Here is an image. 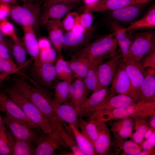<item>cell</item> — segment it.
<instances>
[{
    "instance_id": "cell-1",
    "label": "cell",
    "mask_w": 155,
    "mask_h": 155,
    "mask_svg": "<svg viewBox=\"0 0 155 155\" xmlns=\"http://www.w3.org/2000/svg\"><path fill=\"white\" fill-rule=\"evenodd\" d=\"M13 87L34 104L49 121L52 130L57 133L65 127L64 123L55 112V102L50 94L40 87L33 86L23 78H14Z\"/></svg>"
},
{
    "instance_id": "cell-2",
    "label": "cell",
    "mask_w": 155,
    "mask_h": 155,
    "mask_svg": "<svg viewBox=\"0 0 155 155\" xmlns=\"http://www.w3.org/2000/svg\"><path fill=\"white\" fill-rule=\"evenodd\" d=\"M155 115V101L146 102L139 100L126 106L104 110L94 113L90 119L106 122L127 117H149Z\"/></svg>"
},
{
    "instance_id": "cell-3",
    "label": "cell",
    "mask_w": 155,
    "mask_h": 155,
    "mask_svg": "<svg viewBox=\"0 0 155 155\" xmlns=\"http://www.w3.org/2000/svg\"><path fill=\"white\" fill-rule=\"evenodd\" d=\"M117 46L112 33L89 43L79 52L86 57L91 64L99 65L117 55Z\"/></svg>"
},
{
    "instance_id": "cell-4",
    "label": "cell",
    "mask_w": 155,
    "mask_h": 155,
    "mask_svg": "<svg viewBox=\"0 0 155 155\" xmlns=\"http://www.w3.org/2000/svg\"><path fill=\"white\" fill-rule=\"evenodd\" d=\"M4 92L20 106L28 118L40 131L46 134L53 131L49 121L43 113L13 86L7 88Z\"/></svg>"
},
{
    "instance_id": "cell-5",
    "label": "cell",
    "mask_w": 155,
    "mask_h": 155,
    "mask_svg": "<svg viewBox=\"0 0 155 155\" xmlns=\"http://www.w3.org/2000/svg\"><path fill=\"white\" fill-rule=\"evenodd\" d=\"M41 3H25L21 5H10V15L15 22L22 27L32 26L35 30L40 26Z\"/></svg>"
},
{
    "instance_id": "cell-6",
    "label": "cell",
    "mask_w": 155,
    "mask_h": 155,
    "mask_svg": "<svg viewBox=\"0 0 155 155\" xmlns=\"http://www.w3.org/2000/svg\"><path fill=\"white\" fill-rule=\"evenodd\" d=\"M155 51V33L148 30L135 34L132 42L127 58L138 62L144 57Z\"/></svg>"
},
{
    "instance_id": "cell-7",
    "label": "cell",
    "mask_w": 155,
    "mask_h": 155,
    "mask_svg": "<svg viewBox=\"0 0 155 155\" xmlns=\"http://www.w3.org/2000/svg\"><path fill=\"white\" fill-rule=\"evenodd\" d=\"M3 120L15 136L26 141L35 147L44 133L7 114H5Z\"/></svg>"
},
{
    "instance_id": "cell-8",
    "label": "cell",
    "mask_w": 155,
    "mask_h": 155,
    "mask_svg": "<svg viewBox=\"0 0 155 155\" xmlns=\"http://www.w3.org/2000/svg\"><path fill=\"white\" fill-rule=\"evenodd\" d=\"M123 60V57L122 54H117L98 65L97 72L98 86L97 90L108 87L111 84L120 65Z\"/></svg>"
},
{
    "instance_id": "cell-9",
    "label": "cell",
    "mask_w": 155,
    "mask_h": 155,
    "mask_svg": "<svg viewBox=\"0 0 155 155\" xmlns=\"http://www.w3.org/2000/svg\"><path fill=\"white\" fill-rule=\"evenodd\" d=\"M109 89V93L113 95L117 94L128 96L137 101L139 98L135 92L125 69V63H121Z\"/></svg>"
},
{
    "instance_id": "cell-10",
    "label": "cell",
    "mask_w": 155,
    "mask_h": 155,
    "mask_svg": "<svg viewBox=\"0 0 155 155\" xmlns=\"http://www.w3.org/2000/svg\"><path fill=\"white\" fill-rule=\"evenodd\" d=\"M78 0L45 6L46 9L40 16V25H45L52 20L61 19L78 5Z\"/></svg>"
},
{
    "instance_id": "cell-11",
    "label": "cell",
    "mask_w": 155,
    "mask_h": 155,
    "mask_svg": "<svg viewBox=\"0 0 155 155\" xmlns=\"http://www.w3.org/2000/svg\"><path fill=\"white\" fill-rule=\"evenodd\" d=\"M61 146L67 147L58 134L53 131L44 133L35 146L34 155H55Z\"/></svg>"
},
{
    "instance_id": "cell-12",
    "label": "cell",
    "mask_w": 155,
    "mask_h": 155,
    "mask_svg": "<svg viewBox=\"0 0 155 155\" xmlns=\"http://www.w3.org/2000/svg\"><path fill=\"white\" fill-rule=\"evenodd\" d=\"M151 0H99L93 6L81 8L82 13H93L112 11L135 4H147Z\"/></svg>"
},
{
    "instance_id": "cell-13",
    "label": "cell",
    "mask_w": 155,
    "mask_h": 155,
    "mask_svg": "<svg viewBox=\"0 0 155 155\" xmlns=\"http://www.w3.org/2000/svg\"><path fill=\"white\" fill-rule=\"evenodd\" d=\"M109 89L108 87L93 92L87 97L81 104L79 110V118L89 117L108 95Z\"/></svg>"
},
{
    "instance_id": "cell-14",
    "label": "cell",
    "mask_w": 155,
    "mask_h": 155,
    "mask_svg": "<svg viewBox=\"0 0 155 155\" xmlns=\"http://www.w3.org/2000/svg\"><path fill=\"white\" fill-rule=\"evenodd\" d=\"M0 111L23 121L34 128L41 131L28 118L20 106L4 92H0Z\"/></svg>"
},
{
    "instance_id": "cell-15",
    "label": "cell",
    "mask_w": 155,
    "mask_h": 155,
    "mask_svg": "<svg viewBox=\"0 0 155 155\" xmlns=\"http://www.w3.org/2000/svg\"><path fill=\"white\" fill-rule=\"evenodd\" d=\"M96 26H92L81 32L71 31L64 34L61 39L63 47L73 48L88 43L95 34Z\"/></svg>"
},
{
    "instance_id": "cell-16",
    "label": "cell",
    "mask_w": 155,
    "mask_h": 155,
    "mask_svg": "<svg viewBox=\"0 0 155 155\" xmlns=\"http://www.w3.org/2000/svg\"><path fill=\"white\" fill-rule=\"evenodd\" d=\"M108 22L110 28L113 31L117 44L121 50L123 61L125 62L132 42V36H129L125 28L122 27L118 22L113 20Z\"/></svg>"
},
{
    "instance_id": "cell-17",
    "label": "cell",
    "mask_w": 155,
    "mask_h": 155,
    "mask_svg": "<svg viewBox=\"0 0 155 155\" xmlns=\"http://www.w3.org/2000/svg\"><path fill=\"white\" fill-rule=\"evenodd\" d=\"M146 4H133L118 9L109 11V16L112 20L130 23L136 20Z\"/></svg>"
},
{
    "instance_id": "cell-18",
    "label": "cell",
    "mask_w": 155,
    "mask_h": 155,
    "mask_svg": "<svg viewBox=\"0 0 155 155\" xmlns=\"http://www.w3.org/2000/svg\"><path fill=\"white\" fill-rule=\"evenodd\" d=\"M124 63L125 71L139 99L140 87L144 78L145 68L139 62L129 58Z\"/></svg>"
},
{
    "instance_id": "cell-19",
    "label": "cell",
    "mask_w": 155,
    "mask_h": 155,
    "mask_svg": "<svg viewBox=\"0 0 155 155\" xmlns=\"http://www.w3.org/2000/svg\"><path fill=\"white\" fill-rule=\"evenodd\" d=\"M94 121L96 122L98 131V137L93 144L96 154L108 155L112 144L110 130L105 122Z\"/></svg>"
},
{
    "instance_id": "cell-20",
    "label": "cell",
    "mask_w": 155,
    "mask_h": 155,
    "mask_svg": "<svg viewBox=\"0 0 155 155\" xmlns=\"http://www.w3.org/2000/svg\"><path fill=\"white\" fill-rule=\"evenodd\" d=\"M145 69L144 78L140 87L139 100L155 101V69L148 68Z\"/></svg>"
},
{
    "instance_id": "cell-21",
    "label": "cell",
    "mask_w": 155,
    "mask_h": 155,
    "mask_svg": "<svg viewBox=\"0 0 155 155\" xmlns=\"http://www.w3.org/2000/svg\"><path fill=\"white\" fill-rule=\"evenodd\" d=\"M137 101L135 99L126 95L118 94L117 95L113 96L109 93L105 99L97 108L93 114L104 110L122 107Z\"/></svg>"
},
{
    "instance_id": "cell-22",
    "label": "cell",
    "mask_w": 155,
    "mask_h": 155,
    "mask_svg": "<svg viewBox=\"0 0 155 155\" xmlns=\"http://www.w3.org/2000/svg\"><path fill=\"white\" fill-rule=\"evenodd\" d=\"M24 31L23 41L26 51L33 60L34 64L40 63L39 49L35 30L32 26L23 27Z\"/></svg>"
},
{
    "instance_id": "cell-23",
    "label": "cell",
    "mask_w": 155,
    "mask_h": 155,
    "mask_svg": "<svg viewBox=\"0 0 155 155\" xmlns=\"http://www.w3.org/2000/svg\"><path fill=\"white\" fill-rule=\"evenodd\" d=\"M53 108L57 116L63 123L73 124L78 128V113L71 103L67 101L60 104L55 102Z\"/></svg>"
},
{
    "instance_id": "cell-24",
    "label": "cell",
    "mask_w": 155,
    "mask_h": 155,
    "mask_svg": "<svg viewBox=\"0 0 155 155\" xmlns=\"http://www.w3.org/2000/svg\"><path fill=\"white\" fill-rule=\"evenodd\" d=\"M88 93L83 80L77 78L70 84L69 97L67 101L71 103L78 113L79 108Z\"/></svg>"
},
{
    "instance_id": "cell-25",
    "label": "cell",
    "mask_w": 155,
    "mask_h": 155,
    "mask_svg": "<svg viewBox=\"0 0 155 155\" xmlns=\"http://www.w3.org/2000/svg\"><path fill=\"white\" fill-rule=\"evenodd\" d=\"M109 124L114 137L123 139L131 138L134 126L133 118L127 117L111 121Z\"/></svg>"
},
{
    "instance_id": "cell-26",
    "label": "cell",
    "mask_w": 155,
    "mask_h": 155,
    "mask_svg": "<svg viewBox=\"0 0 155 155\" xmlns=\"http://www.w3.org/2000/svg\"><path fill=\"white\" fill-rule=\"evenodd\" d=\"M6 127L11 155H34L35 147L26 141L15 136L7 126Z\"/></svg>"
},
{
    "instance_id": "cell-27",
    "label": "cell",
    "mask_w": 155,
    "mask_h": 155,
    "mask_svg": "<svg viewBox=\"0 0 155 155\" xmlns=\"http://www.w3.org/2000/svg\"><path fill=\"white\" fill-rule=\"evenodd\" d=\"M61 19L52 20L47 22L46 25L50 40L59 56L61 55L63 45L61 39L64 35L63 28Z\"/></svg>"
},
{
    "instance_id": "cell-28",
    "label": "cell",
    "mask_w": 155,
    "mask_h": 155,
    "mask_svg": "<svg viewBox=\"0 0 155 155\" xmlns=\"http://www.w3.org/2000/svg\"><path fill=\"white\" fill-rule=\"evenodd\" d=\"M155 27V5L153 4L148 9L144 15L140 19L130 23L125 28L127 31L150 29Z\"/></svg>"
},
{
    "instance_id": "cell-29",
    "label": "cell",
    "mask_w": 155,
    "mask_h": 155,
    "mask_svg": "<svg viewBox=\"0 0 155 155\" xmlns=\"http://www.w3.org/2000/svg\"><path fill=\"white\" fill-rule=\"evenodd\" d=\"M112 145L115 155H137L142 150L140 145L132 140L114 137Z\"/></svg>"
},
{
    "instance_id": "cell-30",
    "label": "cell",
    "mask_w": 155,
    "mask_h": 155,
    "mask_svg": "<svg viewBox=\"0 0 155 155\" xmlns=\"http://www.w3.org/2000/svg\"><path fill=\"white\" fill-rule=\"evenodd\" d=\"M67 62L74 76L84 80L91 65L88 59L79 52L75 57Z\"/></svg>"
},
{
    "instance_id": "cell-31",
    "label": "cell",
    "mask_w": 155,
    "mask_h": 155,
    "mask_svg": "<svg viewBox=\"0 0 155 155\" xmlns=\"http://www.w3.org/2000/svg\"><path fill=\"white\" fill-rule=\"evenodd\" d=\"M34 65L37 76L44 84H50L57 78L55 66L53 63L40 62Z\"/></svg>"
},
{
    "instance_id": "cell-32",
    "label": "cell",
    "mask_w": 155,
    "mask_h": 155,
    "mask_svg": "<svg viewBox=\"0 0 155 155\" xmlns=\"http://www.w3.org/2000/svg\"><path fill=\"white\" fill-rule=\"evenodd\" d=\"M69 127L75 137L77 145L80 150L84 155H95L96 152L92 143L75 125L70 124Z\"/></svg>"
},
{
    "instance_id": "cell-33",
    "label": "cell",
    "mask_w": 155,
    "mask_h": 155,
    "mask_svg": "<svg viewBox=\"0 0 155 155\" xmlns=\"http://www.w3.org/2000/svg\"><path fill=\"white\" fill-rule=\"evenodd\" d=\"M11 52L18 66L22 69L27 64L26 60V51L19 40H12L10 44Z\"/></svg>"
},
{
    "instance_id": "cell-34",
    "label": "cell",
    "mask_w": 155,
    "mask_h": 155,
    "mask_svg": "<svg viewBox=\"0 0 155 155\" xmlns=\"http://www.w3.org/2000/svg\"><path fill=\"white\" fill-rule=\"evenodd\" d=\"M78 128L81 133L85 136L93 145L98 135V130L95 121L89 120L86 121L79 118Z\"/></svg>"
},
{
    "instance_id": "cell-35",
    "label": "cell",
    "mask_w": 155,
    "mask_h": 155,
    "mask_svg": "<svg viewBox=\"0 0 155 155\" xmlns=\"http://www.w3.org/2000/svg\"><path fill=\"white\" fill-rule=\"evenodd\" d=\"M148 117H137L133 118L135 131L133 134L132 141L140 145L144 139V134L150 127Z\"/></svg>"
},
{
    "instance_id": "cell-36",
    "label": "cell",
    "mask_w": 155,
    "mask_h": 155,
    "mask_svg": "<svg viewBox=\"0 0 155 155\" xmlns=\"http://www.w3.org/2000/svg\"><path fill=\"white\" fill-rule=\"evenodd\" d=\"M57 78L63 81L71 82L73 78V73L67 61L62 56L56 60L55 65Z\"/></svg>"
},
{
    "instance_id": "cell-37",
    "label": "cell",
    "mask_w": 155,
    "mask_h": 155,
    "mask_svg": "<svg viewBox=\"0 0 155 155\" xmlns=\"http://www.w3.org/2000/svg\"><path fill=\"white\" fill-rule=\"evenodd\" d=\"M71 82L61 81L55 85L53 99L57 104H60L68 99Z\"/></svg>"
},
{
    "instance_id": "cell-38",
    "label": "cell",
    "mask_w": 155,
    "mask_h": 155,
    "mask_svg": "<svg viewBox=\"0 0 155 155\" xmlns=\"http://www.w3.org/2000/svg\"><path fill=\"white\" fill-rule=\"evenodd\" d=\"M98 65L91 64L84 81L88 93L97 90L98 86Z\"/></svg>"
},
{
    "instance_id": "cell-39",
    "label": "cell",
    "mask_w": 155,
    "mask_h": 155,
    "mask_svg": "<svg viewBox=\"0 0 155 155\" xmlns=\"http://www.w3.org/2000/svg\"><path fill=\"white\" fill-rule=\"evenodd\" d=\"M59 135L67 147L71 150L73 155H84L78 148L75 139L67 132L66 129L61 130Z\"/></svg>"
},
{
    "instance_id": "cell-40",
    "label": "cell",
    "mask_w": 155,
    "mask_h": 155,
    "mask_svg": "<svg viewBox=\"0 0 155 155\" xmlns=\"http://www.w3.org/2000/svg\"><path fill=\"white\" fill-rule=\"evenodd\" d=\"M11 154L8 143L6 125L3 120L0 127V155Z\"/></svg>"
},
{
    "instance_id": "cell-41",
    "label": "cell",
    "mask_w": 155,
    "mask_h": 155,
    "mask_svg": "<svg viewBox=\"0 0 155 155\" xmlns=\"http://www.w3.org/2000/svg\"><path fill=\"white\" fill-rule=\"evenodd\" d=\"M20 69L13 61L0 58V73L10 75L18 73Z\"/></svg>"
},
{
    "instance_id": "cell-42",
    "label": "cell",
    "mask_w": 155,
    "mask_h": 155,
    "mask_svg": "<svg viewBox=\"0 0 155 155\" xmlns=\"http://www.w3.org/2000/svg\"><path fill=\"white\" fill-rule=\"evenodd\" d=\"M56 51L51 46L40 50L39 59L41 62L53 63L56 61Z\"/></svg>"
},
{
    "instance_id": "cell-43",
    "label": "cell",
    "mask_w": 155,
    "mask_h": 155,
    "mask_svg": "<svg viewBox=\"0 0 155 155\" xmlns=\"http://www.w3.org/2000/svg\"><path fill=\"white\" fill-rule=\"evenodd\" d=\"M79 15L76 12H69L65 16L62 22L63 29L67 32L71 31L78 21Z\"/></svg>"
},
{
    "instance_id": "cell-44",
    "label": "cell",
    "mask_w": 155,
    "mask_h": 155,
    "mask_svg": "<svg viewBox=\"0 0 155 155\" xmlns=\"http://www.w3.org/2000/svg\"><path fill=\"white\" fill-rule=\"evenodd\" d=\"M0 28L3 34L9 36L12 40H19L16 34L13 25L6 20L0 22Z\"/></svg>"
},
{
    "instance_id": "cell-45",
    "label": "cell",
    "mask_w": 155,
    "mask_h": 155,
    "mask_svg": "<svg viewBox=\"0 0 155 155\" xmlns=\"http://www.w3.org/2000/svg\"><path fill=\"white\" fill-rule=\"evenodd\" d=\"M94 16L92 13L84 12L79 15V22L85 29L89 28L92 26Z\"/></svg>"
},
{
    "instance_id": "cell-46",
    "label": "cell",
    "mask_w": 155,
    "mask_h": 155,
    "mask_svg": "<svg viewBox=\"0 0 155 155\" xmlns=\"http://www.w3.org/2000/svg\"><path fill=\"white\" fill-rule=\"evenodd\" d=\"M140 63L144 68H149L155 69V51L144 57Z\"/></svg>"
},
{
    "instance_id": "cell-47",
    "label": "cell",
    "mask_w": 155,
    "mask_h": 155,
    "mask_svg": "<svg viewBox=\"0 0 155 155\" xmlns=\"http://www.w3.org/2000/svg\"><path fill=\"white\" fill-rule=\"evenodd\" d=\"M141 151H146L155 147V132H153L151 135L146 140L143 141L140 145Z\"/></svg>"
},
{
    "instance_id": "cell-48",
    "label": "cell",
    "mask_w": 155,
    "mask_h": 155,
    "mask_svg": "<svg viewBox=\"0 0 155 155\" xmlns=\"http://www.w3.org/2000/svg\"><path fill=\"white\" fill-rule=\"evenodd\" d=\"M11 5L4 3L0 5V22L6 20L10 14Z\"/></svg>"
},
{
    "instance_id": "cell-49",
    "label": "cell",
    "mask_w": 155,
    "mask_h": 155,
    "mask_svg": "<svg viewBox=\"0 0 155 155\" xmlns=\"http://www.w3.org/2000/svg\"><path fill=\"white\" fill-rule=\"evenodd\" d=\"M0 58L13 61L9 54V51L5 44L0 43Z\"/></svg>"
},
{
    "instance_id": "cell-50",
    "label": "cell",
    "mask_w": 155,
    "mask_h": 155,
    "mask_svg": "<svg viewBox=\"0 0 155 155\" xmlns=\"http://www.w3.org/2000/svg\"><path fill=\"white\" fill-rule=\"evenodd\" d=\"M39 50L51 46L50 41L47 38L42 37L38 40Z\"/></svg>"
},
{
    "instance_id": "cell-51",
    "label": "cell",
    "mask_w": 155,
    "mask_h": 155,
    "mask_svg": "<svg viewBox=\"0 0 155 155\" xmlns=\"http://www.w3.org/2000/svg\"><path fill=\"white\" fill-rule=\"evenodd\" d=\"M85 29L80 24L78 21L76 23L71 31L79 32L84 31Z\"/></svg>"
},
{
    "instance_id": "cell-52",
    "label": "cell",
    "mask_w": 155,
    "mask_h": 155,
    "mask_svg": "<svg viewBox=\"0 0 155 155\" xmlns=\"http://www.w3.org/2000/svg\"><path fill=\"white\" fill-rule=\"evenodd\" d=\"M75 0H49L45 2V5H49L55 4L72 1Z\"/></svg>"
},
{
    "instance_id": "cell-53",
    "label": "cell",
    "mask_w": 155,
    "mask_h": 155,
    "mask_svg": "<svg viewBox=\"0 0 155 155\" xmlns=\"http://www.w3.org/2000/svg\"><path fill=\"white\" fill-rule=\"evenodd\" d=\"M154 148L146 151H141L137 155H155Z\"/></svg>"
},
{
    "instance_id": "cell-54",
    "label": "cell",
    "mask_w": 155,
    "mask_h": 155,
    "mask_svg": "<svg viewBox=\"0 0 155 155\" xmlns=\"http://www.w3.org/2000/svg\"><path fill=\"white\" fill-rule=\"evenodd\" d=\"M99 0H84L86 7H91L95 4Z\"/></svg>"
},
{
    "instance_id": "cell-55",
    "label": "cell",
    "mask_w": 155,
    "mask_h": 155,
    "mask_svg": "<svg viewBox=\"0 0 155 155\" xmlns=\"http://www.w3.org/2000/svg\"><path fill=\"white\" fill-rule=\"evenodd\" d=\"M1 3L7 4L11 5H18V0H0Z\"/></svg>"
},
{
    "instance_id": "cell-56",
    "label": "cell",
    "mask_w": 155,
    "mask_h": 155,
    "mask_svg": "<svg viewBox=\"0 0 155 155\" xmlns=\"http://www.w3.org/2000/svg\"><path fill=\"white\" fill-rule=\"evenodd\" d=\"M155 130H153L150 126L146 132L144 136V138L146 139L149 137Z\"/></svg>"
},
{
    "instance_id": "cell-57",
    "label": "cell",
    "mask_w": 155,
    "mask_h": 155,
    "mask_svg": "<svg viewBox=\"0 0 155 155\" xmlns=\"http://www.w3.org/2000/svg\"><path fill=\"white\" fill-rule=\"evenodd\" d=\"M149 123L150 126L154 130H155V115L150 117Z\"/></svg>"
},
{
    "instance_id": "cell-58",
    "label": "cell",
    "mask_w": 155,
    "mask_h": 155,
    "mask_svg": "<svg viewBox=\"0 0 155 155\" xmlns=\"http://www.w3.org/2000/svg\"><path fill=\"white\" fill-rule=\"evenodd\" d=\"M22 1L25 3H41L43 0H22Z\"/></svg>"
},
{
    "instance_id": "cell-59",
    "label": "cell",
    "mask_w": 155,
    "mask_h": 155,
    "mask_svg": "<svg viewBox=\"0 0 155 155\" xmlns=\"http://www.w3.org/2000/svg\"><path fill=\"white\" fill-rule=\"evenodd\" d=\"M9 75L6 74L0 73V84Z\"/></svg>"
},
{
    "instance_id": "cell-60",
    "label": "cell",
    "mask_w": 155,
    "mask_h": 155,
    "mask_svg": "<svg viewBox=\"0 0 155 155\" xmlns=\"http://www.w3.org/2000/svg\"><path fill=\"white\" fill-rule=\"evenodd\" d=\"M4 35L0 28V43L5 44L4 41Z\"/></svg>"
},
{
    "instance_id": "cell-61",
    "label": "cell",
    "mask_w": 155,
    "mask_h": 155,
    "mask_svg": "<svg viewBox=\"0 0 155 155\" xmlns=\"http://www.w3.org/2000/svg\"><path fill=\"white\" fill-rule=\"evenodd\" d=\"M3 121V119H2L1 117V115L0 114V127H1V125L2 122Z\"/></svg>"
},
{
    "instance_id": "cell-62",
    "label": "cell",
    "mask_w": 155,
    "mask_h": 155,
    "mask_svg": "<svg viewBox=\"0 0 155 155\" xmlns=\"http://www.w3.org/2000/svg\"><path fill=\"white\" fill-rule=\"evenodd\" d=\"M49 0H44V2H46Z\"/></svg>"
}]
</instances>
